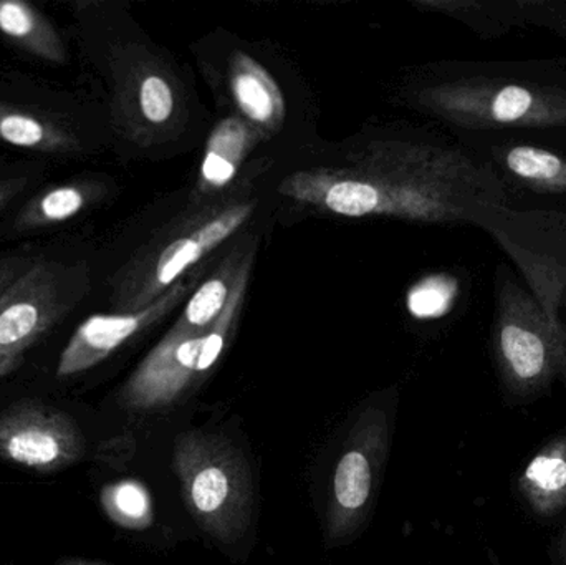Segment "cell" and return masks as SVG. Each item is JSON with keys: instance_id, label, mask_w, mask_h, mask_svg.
I'll return each mask as SVG.
<instances>
[{"instance_id": "6da1fadb", "label": "cell", "mask_w": 566, "mask_h": 565, "mask_svg": "<svg viewBox=\"0 0 566 565\" xmlns=\"http://www.w3.org/2000/svg\"><path fill=\"white\" fill-rule=\"evenodd\" d=\"M424 102L452 123L478 132L566 133V65L478 63L426 90Z\"/></svg>"}, {"instance_id": "7a4b0ae2", "label": "cell", "mask_w": 566, "mask_h": 565, "mask_svg": "<svg viewBox=\"0 0 566 565\" xmlns=\"http://www.w3.org/2000/svg\"><path fill=\"white\" fill-rule=\"evenodd\" d=\"M492 355L509 404H534L555 381L566 390V325L514 279L507 265L495 271Z\"/></svg>"}, {"instance_id": "3957f363", "label": "cell", "mask_w": 566, "mask_h": 565, "mask_svg": "<svg viewBox=\"0 0 566 565\" xmlns=\"http://www.w3.org/2000/svg\"><path fill=\"white\" fill-rule=\"evenodd\" d=\"M189 513L202 531L231 544L251 526L254 486L244 454L221 435H181L172 451Z\"/></svg>"}, {"instance_id": "277c9868", "label": "cell", "mask_w": 566, "mask_h": 565, "mask_svg": "<svg viewBox=\"0 0 566 565\" xmlns=\"http://www.w3.org/2000/svg\"><path fill=\"white\" fill-rule=\"evenodd\" d=\"M88 291L85 265L40 261L0 297V354L23 355Z\"/></svg>"}, {"instance_id": "5b68a950", "label": "cell", "mask_w": 566, "mask_h": 565, "mask_svg": "<svg viewBox=\"0 0 566 565\" xmlns=\"http://www.w3.org/2000/svg\"><path fill=\"white\" fill-rule=\"evenodd\" d=\"M388 451V415L379 408H368L356 420L333 474L326 514L329 544L343 543L365 523Z\"/></svg>"}, {"instance_id": "8992f818", "label": "cell", "mask_w": 566, "mask_h": 565, "mask_svg": "<svg viewBox=\"0 0 566 565\" xmlns=\"http://www.w3.org/2000/svg\"><path fill=\"white\" fill-rule=\"evenodd\" d=\"M82 431L72 417L40 401L0 414V458L40 473L63 470L82 458Z\"/></svg>"}, {"instance_id": "52a82bcc", "label": "cell", "mask_w": 566, "mask_h": 565, "mask_svg": "<svg viewBox=\"0 0 566 565\" xmlns=\"http://www.w3.org/2000/svg\"><path fill=\"white\" fill-rule=\"evenodd\" d=\"M209 328H179L156 345L123 387L122 404L138 411L159 410L176 404L211 370L205 358Z\"/></svg>"}, {"instance_id": "ba28073f", "label": "cell", "mask_w": 566, "mask_h": 565, "mask_svg": "<svg viewBox=\"0 0 566 565\" xmlns=\"http://www.w3.org/2000/svg\"><path fill=\"white\" fill-rule=\"evenodd\" d=\"M178 294L126 314H95L83 321L60 354L56 377L70 378L96 367L143 328L158 321Z\"/></svg>"}, {"instance_id": "9c48e42d", "label": "cell", "mask_w": 566, "mask_h": 565, "mask_svg": "<svg viewBox=\"0 0 566 565\" xmlns=\"http://www.w3.org/2000/svg\"><path fill=\"white\" fill-rule=\"evenodd\" d=\"M512 488L532 521L566 530V425L525 461Z\"/></svg>"}, {"instance_id": "30bf717a", "label": "cell", "mask_w": 566, "mask_h": 565, "mask_svg": "<svg viewBox=\"0 0 566 565\" xmlns=\"http://www.w3.org/2000/svg\"><path fill=\"white\" fill-rule=\"evenodd\" d=\"M434 7L464 20L484 39L537 27L566 40V0H462Z\"/></svg>"}, {"instance_id": "8fae6325", "label": "cell", "mask_w": 566, "mask_h": 565, "mask_svg": "<svg viewBox=\"0 0 566 565\" xmlns=\"http://www.w3.org/2000/svg\"><path fill=\"white\" fill-rule=\"evenodd\" d=\"M251 212V206H235L216 216L211 221L196 229L192 234L176 239L168 248L163 249L161 254L156 259L153 278L148 279L126 302L139 305L156 289L168 287L196 262L201 261L208 252L231 238L248 221Z\"/></svg>"}, {"instance_id": "7c38bea8", "label": "cell", "mask_w": 566, "mask_h": 565, "mask_svg": "<svg viewBox=\"0 0 566 565\" xmlns=\"http://www.w3.org/2000/svg\"><path fill=\"white\" fill-rule=\"evenodd\" d=\"M495 172L547 198L566 199V156L532 143L497 142L492 148Z\"/></svg>"}, {"instance_id": "4fadbf2b", "label": "cell", "mask_w": 566, "mask_h": 565, "mask_svg": "<svg viewBox=\"0 0 566 565\" xmlns=\"http://www.w3.org/2000/svg\"><path fill=\"white\" fill-rule=\"evenodd\" d=\"M0 142L49 155H72L82 149L69 123L42 109L7 102H0Z\"/></svg>"}, {"instance_id": "5bb4252c", "label": "cell", "mask_w": 566, "mask_h": 565, "mask_svg": "<svg viewBox=\"0 0 566 565\" xmlns=\"http://www.w3.org/2000/svg\"><path fill=\"white\" fill-rule=\"evenodd\" d=\"M0 33L36 59L59 65L69 62L59 30L25 0H0Z\"/></svg>"}, {"instance_id": "9a60e30c", "label": "cell", "mask_w": 566, "mask_h": 565, "mask_svg": "<svg viewBox=\"0 0 566 565\" xmlns=\"http://www.w3.org/2000/svg\"><path fill=\"white\" fill-rule=\"evenodd\" d=\"M99 196L98 186L90 181H69L50 186L33 196L15 219L17 231H39L63 224L82 215Z\"/></svg>"}, {"instance_id": "2e32d148", "label": "cell", "mask_w": 566, "mask_h": 565, "mask_svg": "<svg viewBox=\"0 0 566 565\" xmlns=\"http://www.w3.org/2000/svg\"><path fill=\"white\" fill-rule=\"evenodd\" d=\"M231 86L241 112L261 125H275L283 116V96L268 70L245 53L232 60Z\"/></svg>"}, {"instance_id": "e0dca14e", "label": "cell", "mask_w": 566, "mask_h": 565, "mask_svg": "<svg viewBox=\"0 0 566 565\" xmlns=\"http://www.w3.org/2000/svg\"><path fill=\"white\" fill-rule=\"evenodd\" d=\"M249 146V132L238 118L219 123L208 142L201 165V178L208 188H222L234 179L245 149Z\"/></svg>"}, {"instance_id": "ac0fdd59", "label": "cell", "mask_w": 566, "mask_h": 565, "mask_svg": "<svg viewBox=\"0 0 566 565\" xmlns=\"http://www.w3.org/2000/svg\"><path fill=\"white\" fill-rule=\"evenodd\" d=\"M102 504L109 520L126 530H145L153 523L151 494L145 484L126 480L103 490Z\"/></svg>"}, {"instance_id": "d6986e66", "label": "cell", "mask_w": 566, "mask_h": 565, "mask_svg": "<svg viewBox=\"0 0 566 565\" xmlns=\"http://www.w3.org/2000/svg\"><path fill=\"white\" fill-rule=\"evenodd\" d=\"M458 297V282L449 275H431L418 282L408 294V311L412 317H444Z\"/></svg>"}, {"instance_id": "ffe728a7", "label": "cell", "mask_w": 566, "mask_h": 565, "mask_svg": "<svg viewBox=\"0 0 566 565\" xmlns=\"http://www.w3.org/2000/svg\"><path fill=\"white\" fill-rule=\"evenodd\" d=\"M228 284L222 279H211L192 295L185 311V321L196 331L211 327L228 305Z\"/></svg>"}, {"instance_id": "44dd1931", "label": "cell", "mask_w": 566, "mask_h": 565, "mask_svg": "<svg viewBox=\"0 0 566 565\" xmlns=\"http://www.w3.org/2000/svg\"><path fill=\"white\" fill-rule=\"evenodd\" d=\"M136 108L145 122L151 125H161L168 122L175 109L171 86L165 79L158 75L143 76L136 85Z\"/></svg>"}, {"instance_id": "7402d4cb", "label": "cell", "mask_w": 566, "mask_h": 565, "mask_svg": "<svg viewBox=\"0 0 566 565\" xmlns=\"http://www.w3.org/2000/svg\"><path fill=\"white\" fill-rule=\"evenodd\" d=\"M39 262L36 258H27V255H7L0 258V297L29 271L30 268Z\"/></svg>"}, {"instance_id": "603a6c76", "label": "cell", "mask_w": 566, "mask_h": 565, "mask_svg": "<svg viewBox=\"0 0 566 565\" xmlns=\"http://www.w3.org/2000/svg\"><path fill=\"white\" fill-rule=\"evenodd\" d=\"M27 178H7L0 179V212L22 195L27 188Z\"/></svg>"}, {"instance_id": "cb8c5ba5", "label": "cell", "mask_w": 566, "mask_h": 565, "mask_svg": "<svg viewBox=\"0 0 566 565\" xmlns=\"http://www.w3.org/2000/svg\"><path fill=\"white\" fill-rule=\"evenodd\" d=\"M548 557H551L552 565H566V530L555 531L551 546H548Z\"/></svg>"}, {"instance_id": "d4e9b609", "label": "cell", "mask_w": 566, "mask_h": 565, "mask_svg": "<svg viewBox=\"0 0 566 565\" xmlns=\"http://www.w3.org/2000/svg\"><path fill=\"white\" fill-rule=\"evenodd\" d=\"M541 304L547 308L552 314H558V308L566 307V281L562 282L557 289L545 295V297H537Z\"/></svg>"}, {"instance_id": "484cf974", "label": "cell", "mask_w": 566, "mask_h": 565, "mask_svg": "<svg viewBox=\"0 0 566 565\" xmlns=\"http://www.w3.org/2000/svg\"><path fill=\"white\" fill-rule=\"evenodd\" d=\"M22 357L23 355L0 354V378L15 370L22 364Z\"/></svg>"}, {"instance_id": "4316f807", "label": "cell", "mask_w": 566, "mask_h": 565, "mask_svg": "<svg viewBox=\"0 0 566 565\" xmlns=\"http://www.w3.org/2000/svg\"><path fill=\"white\" fill-rule=\"evenodd\" d=\"M56 565H103L98 563H92V561H83V559H66L63 563Z\"/></svg>"}]
</instances>
